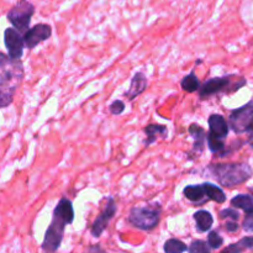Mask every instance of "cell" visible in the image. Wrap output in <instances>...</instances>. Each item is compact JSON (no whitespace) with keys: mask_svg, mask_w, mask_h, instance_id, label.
Wrapping results in <instances>:
<instances>
[{"mask_svg":"<svg viewBox=\"0 0 253 253\" xmlns=\"http://www.w3.org/2000/svg\"><path fill=\"white\" fill-rule=\"evenodd\" d=\"M183 194L187 198L189 202H192L194 205H203L205 203L209 202L207 197H205L204 189L203 185H188L183 190Z\"/></svg>","mask_w":253,"mask_h":253,"instance_id":"5bb4252c","label":"cell"},{"mask_svg":"<svg viewBox=\"0 0 253 253\" xmlns=\"http://www.w3.org/2000/svg\"><path fill=\"white\" fill-rule=\"evenodd\" d=\"M143 131H145L146 136H147L145 141L146 147L155 142L158 137H167L168 133V128L165 125H160V124H150V125H147L143 128Z\"/></svg>","mask_w":253,"mask_h":253,"instance_id":"9a60e30c","label":"cell"},{"mask_svg":"<svg viewBox=\"0 0 253 253\" xmlns=\"http://www.w3.org/2000/svg\"><path fill=\"white\" fill-rule=\"evenodd\" d=\"M203 189H204L205 197L209 200H212L215 203H219V204H222V203L226 202V195H225L224 190L221 189L217 185L212 184V183H203Z\"/></svg>","mask_w":253,"mask_h":253,"instance_id":"e0dca14e","label":"cell"},{"mask_svg":"<svg viewBox=\"0 0 253 253\" xmlns=\"http://www.w3.org/2000/svg\"><path fill=\"white\" fill-rule=\"evenodd\" d=\"M52 35V27L48 24H37L36 26L27 30L22 36H24L25 47L29 49L35 48L42 43L43 41L48 40Z\"/></svg>","mask_w":253,"mask_h":253,"instance_id":"30bf717a","label":"cell"},{"mask_svg":"<svg viewBox=\"0 0 253 253\" xmlns=\"http://www.w3.org/2000/svg\"><path fill=\"white\" fill-rule=\"evenodd\" d=\"M4 42L7 49V56L12 59H21L25 48L24 36L21 32L17 31L15 27H9L4 32Z\"/></svg>","mask_w":253,"mask_h":253,"instance_id":"9c48e42d","label":"cell"},{"mask_svg":"<svg viewBox=\"0 0 253 253\" xmlns=\"http://www.w3.org/2000/svg\"><path fill=\"white\" fill-rule=\"evenodd\" d=\"M180 86H182L183 90L187 91V93H194V91H197L198 89H199L200 82L199 79L197 78V76H195L194 71L190 72L188 76H185L184 78L182 79Z\"/></svg>","mask_w":253,"mask_h":253,"instance_id":"d6986e66","label":"cell"},{"mask_svg":"<svg viewBox=\"0 0 253 253\" xmlns=\"http://www.w3.org/2000/svg\"><path fill=\"white\" fill-rule=\"evenodd\" d=\"M247 133H249V138H247V142H249L250 146H251V147L253 148V125L249 128Z\"/></svg>","mask_w":253,"mask_h":253,"instance_id":"83f0119b","label":"cell"},{"mask_svg":"<svg viewBox=\"0 0 253 253\" xmlns=\"http://www.w3.org/2000/svg\"><path fill=\"white\" fill-rule=\"evenodd\" d=\"M231 205L237 209L244 210L245 212L253 211V197L249 194H239L231 199Z\"/></svg>","mask_w":253,"mask_h":253,"instance_id":"ac0fdd59","label":"cell"},{"mask_svg":"<svg viewBox=\"0 0 253 253\" xmlns=\"http://www.w3.org/2000/svg\"><path fill=\"white\" fill-rule=\"evenodd\" d=\"M166 253H179V252H187L188 246L183 244L180 240L178 239H169L166 241L165 247H163Z\"/></svg>","mask_w":253,"mask_h":253,"instance_id":"44dd1931","label":"cell"},{"mask_svg":"<svg viewBox=\"0 0 253 253\" xmlns=\"http://www.w3.org/2000/svg\"><path fill=\"white\" fill-rule=\"evenodd\" d=\"M246 250H253V236L244 237V239H241L239 242H236V244L226 247V249H225V252L240 253L246 251Z\"/></svg>","mask_w":253,"mask_h":253,"instance_id":"ffe728a7","label":"cell"},{"mask_svg":"<svg viewBox=\"0 0 253 253\" xmlns=\"http://www.w3.org/2000/svg\"><path fill=\"white\" fill-rule=\"evenodd\" d=\"M35 14V6L29 0H19L7 11L6 17L10 24L19 32H26L30 29V22Z\"/></svg>","mask_w":253,"mask_h":253,"instance_id":"5b68a950","label":"cell"},{"mask_svg":"<svg viewBox=\"0 0 253 253\" xmlns=\"http://www.w3.org/2000/svg\"><path fill=\"white\" fill-rule=\"evenodd\" d=\"M222 244H224V239L219 235L217 231H210L208 235V245L211 250H219L221 249Z\"/></svg>","mask_w":253,"mask_h":253,"instance_id":"603a6c76","label":"cell"},{"mask_svg":"<svg viewBox=\"0 0 253 253\" xmlns=\"http://www.w3.org/2000/svg\"><path fill=\"white\" fill-rule=\"evenodd\" d=\"M193 217L197 222V230L199 232H208L214 224V217L207 210H198Z\"/></svg>","mask_w":253,"mask_h":253,"instance_id":"2e32d148","label":"cell"},{"mask_svg":"<svg viewBox=\"0 0 253 253\" xmlns=\"http://www.w3.org/2000/svg\"><path fill=\"white\" fill-rule=\"evenodd\" d=\"M109 111H110L113 115H120L125 111V103L121 100H115L110 104L109 106Z\"/></svg>","mask_w":253,"mask_h":253,"instance_id":"d4e9b609","label":"cell"},{"mask_svg":"<svg viewBox=\"0 0 253 253\" xmlns=\"http://www.w3.org/2000/svg\"><path fill=\"white\" fill-rule=\"evenodd\" d=\"M232 77H216V78H211L209 81L205 82L203 85L199 86V98L202 100L210 98V96L215 95L219 93H229V91H235L231 88L232 85Z\"/></svg>","mask_w":253,"mask_h":253,"instance_id":"52a82bcc","label":"cell"},{"mask_svg":"<svg viewBox=\"0 0 253 253\" xmlns=\"http://www.w3.org/2000/svg\"><path fill=\"white\" fill-rule=\"evenodd\" d=\"M252 193H253V190H252ZM252 197H253V195H252Z\"/></svg>","mask_w":253,"mask_h":253,"instance_id":"f546056e","label":"cell"},{"mask_svg":"<svg viewBox=\"0 0 253 253\" xmlns=\"http://www.w3.org/2000/svg\"><path fill=\"white\" fill-rule=\"evenodd\" d=\"M212 137L225 140L229 135V125L226 120L220 114H211L209 118V133Z\"/></svg>","mask_w":253,"mask_h":253,"instance_id":"8fae6325","label":"cell"},{"mask_svg":"<svg viewBox=\"0 0 253 253\" xmlns=\"http://www.w3.org/2000/svg\"><path fill=\"white\" fill-rule=\"evenodd\" d=\"M88 251H103L99 246H94V247H89Z\"/></svg>","mask_w":253,"mask_h":253,"instance_id":"f1b7e54d","label":"cell"},{"mask_svg":"<svg viewBox=\"0 0 253 253\" xmlns=\"http://www.w3.org/2000/svg\"><path fill=\"white\" fill-rule=\"evenodd\" d=\"M225 229H226L227 232H236L239 230V224L234 220H230L225 224Z\"/></svg>","mask_w":253,"mask_h":253,"instance_id":"4316f807","label":"cell"},{"mask_svg":"<svg viewBox=\"0 0 253 253\" xmlns=\"http://www.w3.org/2000/svg\"><path fill=\"white\" fill-rule=\"evenodd\" d=\"M189 133L193 138H194V145H193V150L190 151L189 155H200L203 153L205 148V141H207V133L205 130L199 126L198 124H192L189 126Z\"/></svg>","mask_w":253,"mask_h":253,"instance_id":"7c38bea8","label":"cell"},{"mask_svg":"<svg viewBox=\"0 0 253 253\" xmlns=\"http://www.w3.org/2000/svg\"><path fill=\"white\" fill-rule=\"evenodd\" d=\"M116 210H118V205H116L115 199L113 197H109L106 199L105 208L103 209V211L96 216V219L94 220L93 225H91V236L95 237V239H99L101 236L105 229L108 227L109 222L111 221L114 216L116 214Z\"/></svg>","mask_w":253,"mask_h":253,"instance_id":"ba28073f","label":"cell"},{"mask_svg":"<svg viewBox=\"0 0 253 253\" xmlns=\"http://www.w3.org/2000/svg\"><path fill=\"white\" fill-rule=\"evenodd\" d=\"M147 83L148 82L145 74L138 72V73H136L135 76H133L130 84V88H128V90L125 93V96L128 100H133V99L137 98L138 95H141V94L146 90Z\"/></svg>","mask_w":253,"mask_h":253,"instance_id":"4fadbf2b","label":"cell"},{"mask_svg":"<svg viewBox=\"0 0 253 253\" xmlns=\"http://www.w3.org/2000/svg\"><path fill=\"white\" fill-rule=\"evenodd\" d=\"M188 251L192 253H209L211 249L209 247L208 242L203 241V240H194L188 247Z\"/></svg>","mask_w":253,"mask_h":253,"instance_id":"7402d4cb","label":"cell"},{"mask_svg":"<svg viewBox=\"0 0 253 253\" xmlns=\"http://www.w3.org/2000/svg\"><path fill=\"white\" fill-rule=\"evenodd\" d=\"M74 220L73 204L67 198H62L53 210V217L44 234L41 249L44 252H56L61 247L64 236V229Z\"/></svg>","mask_w":253,"mask_h":253,"instance_id":"7a4b0ae2","label":"cell"},{"mask_svg":"<svg viewBox=\"0 0 253 253\" xmlns=\"http://www.w3.org/2000/svg\"><path fill=\"white\" fill-rule=\"evenodd\" d=\"M229 123L231 130L237 135L247 132L253 125V100L241 108L232 110L229 116Z\"/></svg>","mask_w":253,"mask_h":253,"instance_id":"8992f818","label":"cell"},{"mask_svg":"<svg viewBox=\"0 0 253 253\" xmlns=\"http://www.w3.org/2000/svg\"><path fill=\"white\" fill-rule=\"evenodd\" d=\"M210 174L226 188L242 184L252 177L253 170L247 163H211L208 167Z\"/></svg>","mask_w":253,"mask_h":253,"instance_id":"3957f363","label":"cell"},{"mask_svg":"<svg viewBox=\"0 0 253 253\" xmlns=\"http://www.w3.org/2000/svg\"><path fill=\"white\" fill-rule=\"evenodd\" d=\"M162 207L158 203L145 205V207L131 208L127 221L133 227L142 231H151L157 227L161 220Z\"/></svg>","mask_w":253,"mask_h":253,"instance_id":"277c9868","label":"cell"},{"mask_svg":"<svg viewBox=\"0 0 253 253\" xmlns=\"http://www.w3.org/2000/svg\"><path fill=\"white\" fill-rule=\"evenodd\" d=\"M242 229L246 232H253V211L252 212H246V216H245L244 222H242Z\"/></svg>","mask_w":253,"mask_h":253,"instance_id":"484cf974","label":"cell"},{"mask_svg":"<svg viewBox=\"0 0 253 253\" xmlns=\"http://www.w3.org/2000/svg\"><path fill=\"white\" fill-rule=\"evenodd\" d=\"M24 76L25 69L21 59H12L0 52V109L7 108L14 101Z\"/></svg>","mask_w":253,"mask_h":253,"instance_id":"6da1fadb","label":"cell"},{"mask_svg":"<svg viewBox=\"0 0 253 253\" xmlns=\"http://www.w3.org/2000/svg\"><path fill=\"white\" fill-rule=\"evenodd\" d=\"M220 219H230V220H234V221H237V220L240 219V214L237 210H234V209H224L220 211L219 214Z\"/></svg>","mask_w":253,"mask_h":253,"instance_id":"cb8c5ba5","label":"cell"}]
</instances>
